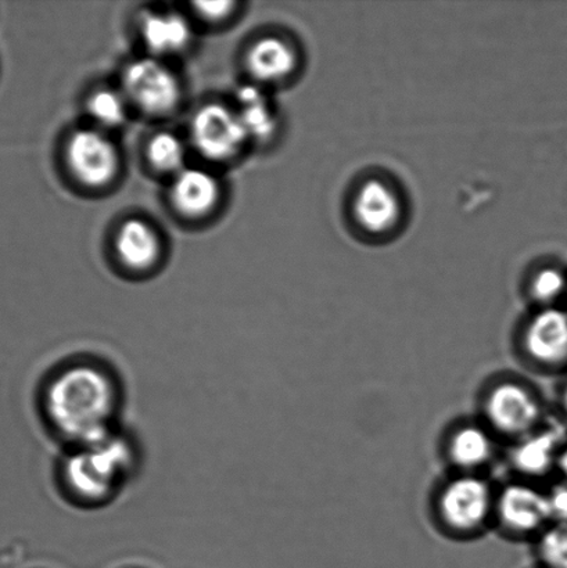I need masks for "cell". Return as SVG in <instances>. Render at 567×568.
I'll list each match as a JSON object with an SVG mask.
<instances>
[{
  "instance_id": "obj_18",
  "label": "cell",
  "mask_w": 567,
  "mask_h": 568,
  "mask_svg": "<svg viewBox=\"0 0 567 568\" xmlns=\"http://www.w3.org/2000/svg\"><path fill=\"white\" fill-rule=\"evenodd\" d=\"M185 146L180 138L172 133L163 132L149 143V159L155 169L164 172H180L185 164Z\"/></svg>"
},
{
  "instance_id": "obj_12",
  "label": "cell",
  "mask_w": 567,
  "mask_h": 568,
  "mask_svg": "<svg viewBox=\"0 0 567 568\" xmlns=\"http://www.w3.org/2000/svg\"><path fill=\"white\" fill-rule=\"evenodd\" d=\"M494 445L490 428L464 425L457 428L448 439L447 454L454 466L465 471H475L493 459Z\"/></svg>"
},
{
  "instance_id": "obj_20",
  "label": "cell",
  "mask_w": 567,
  "mask_h": 568,
  "mask_svg": "<svg viewBox=\"0 0 567 568\" xmlns=\"http://www.w3.org/2000/svg\"><path fill=\"white\" fill-rule=\"evenodd\" d=\"M538 554L549 568H567V523L549 526L541 532Z\"/></svg>"
},
{
  "instance_id": "obj_2",
  "label": "cell",
  "mask_w": 567,
  "mask_h": 568,
  "mask_svg": "<svg viewBox=\"0 0 567 568\" xmlns=\"http://www.w3.org/2000/svg\"><path fill=\"white\" fill-rule=\"evenodd\" d=\"M141 466V450L130 434L117 428L109 436L80 447L65 448L55 480L70 504L83 509L109 505L122 493Z\"/></svg>"
},
{
  "instance_id": "obj_23",
  "label": "cell",
  "mask_w": 567,
  "mask_h": 568,
  "mask_svg": "<svg viewBox=\"0 0 567 568\" xmlns=\"http://www.w3.org/2000/svg\"><path fill=\"white\" fill-rule=\"evenodd\" d=\"M196 6L198 13L207 20H222L231 13L233 3L231 2H200Z\"/></svg>"
},
{
  "instance_id": "obj_1",
  "label": "cell",
  "mask_w": 567,
  "mask_h": 568,
  "mask_svg": "<svg viewBox=\"0 0 567 568\" xmlns=\"http://www.w3.org/2000/svg\"><path fill=\"white\" fill-rule=\"evenodd\" d=\"M122 387L99 359L72 358L54 367L41 393V412L50 433L65 448L80 447L119 428Z\"/></svg>"
},
{
  "instance_id": "obj_15",
  "label": "cell",
  "mask_w": 567,
  "mask_h": 568,
  "mask_svg": "<svg viewBox=\"0 0 567 568\" xmlns=\"http://www.w3.org/2000/svg\"><path fill=\"white\" fill-rule=\"evenodd\" d=\"M117 252L122 263L133 270L149 268L159 257L160 242L146 222L132 220L117 235Z\"/></svg>"
},
{
  "instance_id": "obj_5",
  "label": "cell",
  "mask_w": 567,
  "mask_h": 568,
  "mask_svg": "<svg viewBox=\"0 0 567 568\" xmlns=\"http://www.w3.org/2000/svg\"><path fill=\"white\" fill-rule=\"evenodd\" d=\"M122 82L126 99L150 114L169 113L180 100V83L174 72L159 60L133 61Z\"/></svg>"
},
{
  "instance_id": "obj_25",
  "label": "cell",
  "mask_w": 567,
  "mask_h": 568,
  "mask_svg": "<svg viewBox=\"0 0 567 568\" xmlns=\"http://www.w3.org/2000/svg\"><path fill=\"white\" fill-rule=\"evenodd\" d=\"M563 404H564V410L567 417V384L564 388V395H563Z\"/></svg>"
},
{
  "instance_id": "obj_7",
  "label": "cell",
  "mask_w": 567,
  "mask_h": 568,
  "mask_svg": "<svg viewBox=\"0 0 567 568\" xmlns=\"http://www.w3.org/2000/svg\"><path fill=\"white\" fill-rule=\"evenodd\" d=\"M499 525L514 536H530L546 530L549 516L547 493L526 483H513L496 498Z\"/></svg>"
},
{
  "instance_id": "obj_22",
  "label": "cell",
  "mask_w": 567,
  "mask_h": 568,
  "mask_svg": "<svg viewBox=\"0 0 567 568\" xmlns=\"http://www.w3.org/2000/svg\"><path fill=\"white\" fill-rule=\"evenodd\" d=\"M549 516L554 525L567 523V483L558 484L547 493Z\"/></svg>"
},
{
  "instance_id": "obj_10",
  "label": "cell",
  "mask_w": 567,
  "mask_h": 568,
  "mask_svg": "<svg viewBox=\"0 0 567 568\" xmlns=\"http://www.w3.org/2000/svg\"><path fill=\"white\" fill-rule=\"evenodd\" d=\"M353 210L358 225L374 235L393 231L402 216L396 192L381 181H369L361 186Z\"/></svg>"
},
{
  "instance_id": "obj_17",
  "label": "cell",
  "mask_w": 567,
  "mask_h": 568,
  "mask_svg": "<svg viewBox=\"0 0 567 568\" xmlns=\"http://www.w3.org/2000/svg\"><path fill=\"white\" fill-rule=\"evenodd\" d=\"M236 114L249 139L265 141L274 135L276 120L265 93L255 87H243L237 92Z\"/></svg>"
},
{
  "instance_id": "obj_3",
  "label": "cell",
  "mask_w": 567,
  "mask_h": 568,
  "mask_svg": "<svg viewBox=\"0 0 567 568\" xmlns=\"http://www.w3.org/2000/svg\"><path fill=\"white\" fill-rule=\"evenodd\" d=\"M437 510L448 530L476 532L496 510V497L485 478L466 473L449 480L442 489Z\"/></svg>"
},
{
  "instance_id": "obj_19",
  "label": "cell",
  "mask_w": 567,
  "mask_h": 568,
  "mask_svg": "<svg viewBox=\"0 0 567 568\" xmlns=\"http://www.w3.org/2000/svg\"><path fill=\"white\" fill-rule=\"evenodd\" d=\"M88 110L99 125L119 126L126 119V99L111 89H102L89 99Z\"/></svg>"
},
{
  "instance_id": "obj_24",
  "label": "cell",
  "mask_w": 567,
  "mask_h": 568,
  "mask_svg": "<svg viewBox=\"0 0 567 568\" xmlns=\"http://www.w3.org/2000/svg\"><path fill=\"white\" fill-rule=\"evenodd\" d=\"M557 467H558L559 471L563 473V475L565 476V478L567 480V445H564V448L560 449V453L558 456V462H557Z\"/></svg>"
},
{
  "instance_id": "obj_21",
  "label": "cell",
  "mask_w": 567,
  "mask_h": 568,
  "mask_svg": "<svg viewBox=\"0 0 567 568\" xmlns=\"http://www.w3.org/2000/svg\"><path fill=\"white\" fill-rule=\"evenodd\" d=\"M566 277L558 270H543L531 282V297L543 305L551 306L566 292Z\"/></svg>"
},
{
  "instance_id": "obj_11",
  "label": "cell",
  "mask_w": 567,
  "mask_h": 568,
  "mask_svg": "<svg viewBox=\"0 0 567 568\" xmlns=\"http://www.w3.org/2000/svg\"><path fill=\"white\" fill-rule=\"evenodd\" d=\"M564 448V430L560 427L537 428L518 439L510 462L526 477H541L557 467L560 449Z\"/></svg>"
},
{
  "instance_id": "obj_4",
  "label": "cell",
  "mask_w": 567,
  "mask_h": 568,
  "mask_svg": "<svg viewBox=\"0 0 567 568\" xmlns=\"http://www.w3.org/2000/svg\"><path fill=\"white\" fill-rule=\"evenodd\" d=\"M485 415L493 432L520 439L537 430L543 408L529 387L516 382H503L487 393Z\"/></svg>"
},
{
  "instance_id": "obj_16",
  "label": "cell",
  "mask_w": 567,
  "mask_h": 568,
  "mask_svg": "<svg viewBox=\"0 0 567 568\" xmlns=\"http://www.w3.org/2000/svg\"><path fill=\"white\" fill-rule=\"evenodd\" d=\"M141 26L144 43L155 54L180 52L191 39V28L180 14L148 13Z\"/></svg>"
},
{
  "instance_id": "obj_6",
  "label": "cell",
  "mask_w": 567,
  "mask_h": 568,
  "mask_svg": "<svg viewBox=\"0 0 567 568\" xmlns=\"http://www.w3.org/2000/svg\"><path fill=\"white\" fill-rule=\"evenodd\" d=\"M194 148L210 160H227L241 152L249 136L236 111L209 104L192 121Z\"/></svg>"
},
{
  "instance_id": "obj_8",
  "label": "cell",
  "mask_w": 567,
  "mask_h": 568,
  "mask_svg": "<svg viewBox=\"0 0 567 568\" xmlns=\"http://www.w3.org/2000/svg\"><path fill=\"white\" fill-rule=\"evenodd\" d=\"M522 348L533 364L558 369L567 364V312L554 306L537 312L522 336Z\"/></svg>"
},
{
  "instance_id": "obj_13",
  "label": "cell",
  "mask_w": 567,
  "mask_h": 568,
  "mask_svg": "<svg viewBox=\"0 0 567 568\" xmlns=\"http://www.w3.org/2000/svg\"><path fill=\"white\" fill-rule=\"evenodd\" d=\"M219 194L220 187L215 178L203 170H182L172 186V202L181 213L189 216L209 213Z\"/></svg>"
},
{
  "instance_id": "obj_9",
  "label": "cell",
  "mask_w": 567,
  "mask_h": 568,
  "mask_svg": "<svg viewBox=\"0 0 567 568\" xmlns=\"http://www.w3.org/2000/svg\"><path fill=\"white\" fill-rule=\"evenodd\" d=\"M70 169L82 183L103 186L113 180L119 170V154L114 144L102 132L78 131L67 148Z\"/></svg>"
},
{
  "instance_id": "obj_14",
  "label": "cell",
  "mask_w": 567,
  "mask_h": 568,
  "mask_svg": "<svg viewBox=\"0 0 567 568\" xmlns=\"http://www.w3.org/2000/svg\"><path fill=\"white\" fill-rule=\"evenodd\" d=\"M249 69L260 81L283 80L296 69L294 50L280 38H264L254 44L247 58Z\"/></svg>"
}]
</instances>
